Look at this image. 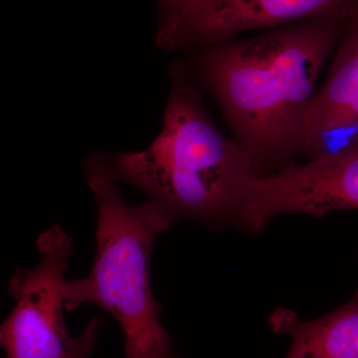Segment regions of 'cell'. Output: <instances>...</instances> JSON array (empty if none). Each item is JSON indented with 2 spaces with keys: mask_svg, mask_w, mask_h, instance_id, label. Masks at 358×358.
<instances>
[{
  "mask_svg": "<svg viewBox=\"0 0 358 358\" xmlns=\"http://www.w3.org/2000/svg\"><path fill=\"white\" fill-rule=\"evenodd\" d=\"M348 20H313L254 38L187 51L178 64L217 103L248 152L253 178L281 171L306 152V119L317 80Z\"/></svg>",
  "mask_w": 358,
  "mask_h": 358,
  "instance_id": "cell-1",
  "label": "cell"
},
{
  "mask_svg": "<svg viewBox=\"0 0 358 358\" xmlns=\"http://www.w3.org/2000/svg\"><path fill=\"white\" fill-rule=\"evenodd\" d=\"M162 129L150 147L108 155L115 178L138 188L173 219L209 227L235 225L253 178L248 152L216 126L201 91L178 62Z\"/></svg>",
  "mask_w": 358,
  "mask_h": 358,
  "instance_id": "cell-2",
  "label": "cell"
},
{
  "mask_svg": "<svg viewBox=\"0 0 358 358\" xmlns=\"http://www.w3.org/2000/svg\"><path fill=\"white\" fill-rule=\"evenodd\" d=\"M83 169L96 205V253L86 278L66 281V310L84 303L100 307L122 327L126 358L162 357L173 350V341L159 322L150 265L155 240L173 219L148 199L129 204L103 152L85 159Z\"/></svg>",
  "mask_w": 358,
  "mask_h": 358,
  "instance_id": "cell-3",
  "label": "cell"
},
{
  "mask_svg": "<svg viewBox=\"0 0 358 358\" xmlns=\"http://www.w3.org/2000/svg\"><path fill=\"white\" fill-rule=\"evenodd\" d=\"M40 261L20 268L8 282L15 307L0 322V350L6 358H91L102 320L94 317L80 336L72 338L65 324L66 271L72 240L54 224L37 239Z\"/></svg>",
  "mask_w": 358,
  "mask_h": 358,
  "instance_id": "cell-4",
  "label": "cell"
},
{
  "mask_svg": "<svg viewBox=\"0 0 358 358\" xmlns=\"http://www.w3.org/2000/svg\"><path fill=\"white\" fill-rule=\"evenodd\" d=\"M358 209V134L336 152L250 179L236 226L259 233L285 214Z\"/></svg>",
  "mask_w": 358,
  "mask_h": 358,
  "instance_id": "cell-5",
  "label": "cell"
},
{
  "mask_svg": "<svg viewBox=\"0 0 358 358\" xmlns=\"http://www.w3.org/2000/svg\"><path fill=\"white\" fill-rule=\"evenodd\" d=\"M358 0H181L160 11L157 46L190 51L251 30L313 20H350Z\"/></svg>",
  "mask_w": 358,
  "mask_h": 358,
  "instance_id": "cell-6",
  "label": "cell"
},
{
  "mask_svg": "<svg viewBox=\"0 0 358 358\" xmlns=\"http://www.w3.org/2000/svg\"><path fill=\"white\" fill-rule=\"evenodd\" d=\"M358 122V6L348 20L329 74L306 119V152L310 159L331 150L334 134Z\"/></svg>",
  "mask_w": 358,
  "mask_h": 358,
  "instance_id": "cell-7",
  "label": "cell"
},
{
  "mask_svg": "<svg viewBox=\"0 0 358 358\" xmlns=\"http://www.w3.org/2000/svg\"><path fill=\"white\" fill-rule=\"evenodd\" d=\"M268 322L273 333L291 338L286 358H358V289L345 305L320 319L301 320L279 308Z\"/></svg>",
  "mask_w": 358,
  "mask_h": 358,
  "instance_id": "cell-8",
  "label": "cell"
},
{
  "mask_svg": "<svg viewBox=\"0 0 358 358\" xmlns=\"http://www.w3.org/2000/svg\"><path fill=\"white\" fill-rule=\"evenodd\" d=\"M181 0H159L160 11L166 10L169 7H173L180 2Z\"/></svg>",
  "mask_w": 358,
  "mask_h": 358,
  "instance_id": "cell-9",
  "label": "cell"
},
{
  "mask_svg": "<svg viewBox=\"0 0 358 358\" xmlns=\"http://www.w3.org/2000/svg\"><path fill=\"white\" fill-rule=\"evenodd\" d=\"M157 358H178V357H176V355H174L173 350H171V352L164 353V355H162V357H159Z\"/></svg>",
  "mask_w": 358,
  "mask_h": 358,
  "instance_id": "cell-10",
  "label": "cell"
}]
</instances>
